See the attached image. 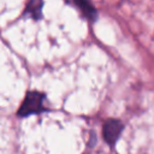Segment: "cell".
<instances>
[{"label":"cell","mask_w":154,"mask_h":154,"mask_svg":"<svg viewBox=\"0 0 154 154\" xmlns=\"http://www.w3.org/2000/svg\"><path fill=\"white\" fill-rule=\"evenodd\" d=\"M45 99H46L45 94H42L37 90L29 91L26 94V96L24 97V100L17 112L18 117H26L30 114H36V113L47 111V108L43 105Z\"/></svg>","instance_id":"6da1fadb"},{"label":"cell","mask_w":154,"mask_h":154,"mask_svg":"<svg viewBox=\"0 0 154 154\" xmlns=\"http://www.w3.org/2000/svg\"><path fill=\"white\" fill-rule=\"evenodd\" d=\"M123 129H124V125L118 119L109 118L105 122V124L102 126V136L109 147L114 146V143L119 138V135L122 134Z\"/></svg>","instance_id":"7a4b0ae2"},{"label":"cell","mask_w":154,"mask_h":154,"mask_svg":"<svg viewBox=\"0 0 154 154\" xmlns=\"http://www.w3.org/2000/svg\"><path fill=\"white\" fill-rule=\"evenodd\" d=\"M69 2H71L72 5H75L76 7H78V10L82 12V14L88 18L89 20H95L97 17V11L95 10V7L93 6V4L90 2V0H67Z\"/></svg>","instance_id":"3957f363"},{"label":"cell","mask_w":154,"mask_h":154,"mask_svg":"<svg viewBox=\"0 0 154 154\" xmlns=\"http://www.w3.org/2000/svg\"><path fill=\"white\" fill-rule=\"evenodd\" d=\"M42 5V0H29L25 8V13H29V16L32 17L34 19H38L41 17Z\"/></svg>","instance_id":"277c9868"}]
</instances>
